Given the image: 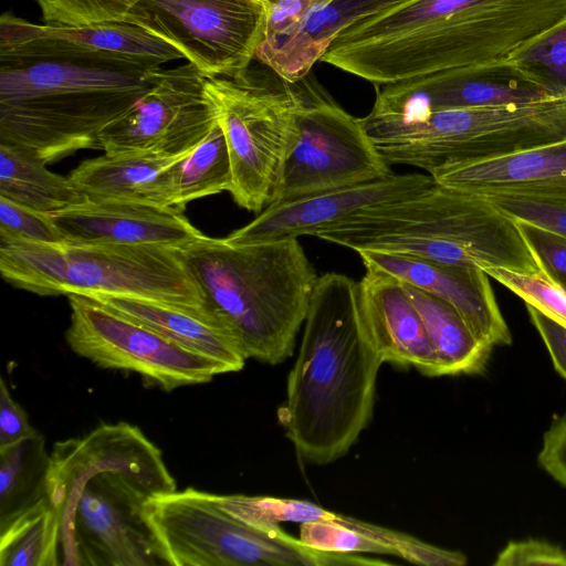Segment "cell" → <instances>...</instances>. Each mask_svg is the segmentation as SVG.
<instances>
[{
    "instance_id": "cell-1",
    "label": "cell",
    "mask_w": 566,
    "mask_h": 566,
    "mask_svg": "<svg viewBox=\"0 0 566 566\" xmlns=\"http://www.w3.org/2000/svg\"><path fill=\"white\" fill-rule=\"evenodd\" d=\"M566 20V0H407L338 34L321 61L376 86L509 59Z\"/></svg>"
},
{
    "instance_id": "cell-2",
    "label": "cell",
    "mask_w": 566,
    "mask_h": 566,
    "mask_svg": "<svg viewBox=\"0 0 566 566\" xmlns=\"http://www.w3.org/2000/svg\"><path fill=\"white\" fill-rule=\"evenodd\" d=\"M304 323L277 417L304 461L327 464L367 427L384 361L360 310L358 282L347 275L318 276Z\"/></svg>"
},
{
    "instance_id": "cell-3",
    "label": "cell",
    "mask_w": 566,
    "mask_h": 566,
    "mask_svg": "<svg viewBox=\"0 0 566 566\" xmlns=\"http://www.w3.org/2000/svg\"><path fill=\"white\" fill-rule=\"evenodd\" d=\"M159 67L0 57V145L44 164L101 149L103 128L150 87Z\"/></svg>"
},
{
    "instance_id": "cell-4",
    "label": "cell",
    "mask_w": 566,
    "mask_h": 566,
    "mask_svg": "<svg viewBox=\"0 0 566 566\" xmlns=\"http://www.w3.org/2000/svg\"><path fill=\"white\" fill-rule=\"evenodd\" d=\"M317 238L356 251L409 255L444 264L535 272L517 222L486 199L437 184L364 208Z\"/></svg>"
},
{
    "instance_id": "cell-5",
    "label": "cell",
    "mask_w": 566,
    "mask_h": 566,
    "mask_svg": "<svg viewBox=\"0 0 566 566\" xmlns=\"http://www.w3.org/2000/svg\"><path fill=\"white\" fill-rule=\"evenodd\" d=\"M178 252L248 359L293 354L318 279L298 239L233 245L205 234Z\"/></svg>"
},
{
    "instance_id": "cell-6",
    "label": "cell",
    "mask_w": 566,
    "mask_h": 566,
    "mask_svg": "<svg viewBox=\"0 0 566 566\" xmlns=\"http://www.w3.org/2000/svg\"><path fill=\"white\" fill-rule=\"evenodd\" d=\"M0 273L42 296L104 293L207 304L178 250L167 247L0 240Z\"/></svg>"
},
{
    "instance_id": "cell-7",
    "label": "cell",
    "mask_w": 566,
    "mask_h": 566,
    "mask_svg": "<svg viewBox=\"0 0 566 566\" xmlns=\"http://www.w3.org/2000/svg\"><path fill=\"white\" fill-rule=\"evenodd\" d=\"M390 164L428 175L464 161L505 156L566 139V97L448 109L412 118H358Z\"/></svg>"
},
{
    "instance_id": "cell-8",
    "label": "cell",
    "mask_w": 566,
    "mask_h": 566,
    "mask_svg": "<svg viewBox=\"0 0 566 566\" xmlns=\"http://www.w3.org/2000/svg\"><path fill=\"white\" fill-rule=\"evenodd\" d=\"M145 515L169 566L368 564L350 553L313 549L281 526L260 528L228 513L217 494L188 488L147 499Z\"/></svg>"
},
{
    "instance_id": "cell-9",
    "label": "cell",
    "mask_w": 566,
    "mask_h": 566,
    "mask_svg": "<svg viewBox=\"0 0 566 566\" xmlns=\"http://www.w3.org/2000/svg\"><path fill=\"white\" fill-rule=\"evenodd\" d=\"M206 90L228 146L229 192L239 207L259 213L270 205L296 142L293 85L280 77L272 87L207 77Z\"/></svg>"
},
{
    "instance_id": "cell-10",
    "label": "cell",
    "mask_w": 566,
    "mask_h": 566,
    "mask_svg": "<svg viewBox=\"0 0 566 566\" xmlns=\"http://www.w3.org/2000/svg\"><path fill=\"white\" fill-rule=\"evenodd\" d=\"M292 85L297 137L270 203L375 180L392 172L358 118L340 107L312 72Z\"/></svg>"
},
{
    "instance_id": "cell-11",
    "label": "cell",
    "mask_w": 566,
    "mask_h": 566,
    "mask_svg": "<svg viewBox=\"0 0 566 566\" xmlns=\"http://www.w3.org/2000/svg\"><path fill=\"white\" fill-rule=\"evenodd\" d=\"M148 497L120 472L86 479L59 513L60 565H169L145 515Z\"/></svg>"
},
{
    "instance_id": "cell-12",
    "label": "cell",
    "mask_w": 566,
    "mask_h": 566,
    "mask_svg": "<svg viewBox=\"0 0 566 566\" xmlns=\"http://www.w3.org/2000/svg\"><path fill=\"white\" fill-rule=\"evenodd\" d=\"M180 51L206 77L247 80L266 24L265 0H142L125 21Z\"/></svg>"
},
{
    "instance_id": "cell-13",
    "label": "cell",
    "mask_w": 566,
    "mask_h": 566,
    "mask_svg": "<svg viewBox=\"0 0 566 566\" xmlns=\"http://www.w3.org/2000/svg\"><path fill=\"white\" fill-rule=\"evenodd\" d=\"M71 307L70 348L105 369L135 373L165 391L211 381L224 374L214 361L129 321L80 293Z\"/></svg>"
},
{
    "instance_id": "cell-14",
    "label": "cell",
    "mask_w": 566,
    "mask_h": 566,
    "mask_svg": "<svg viewBox=\"0 0 566 566\" xmlns=\"http://www.w3.org/2000/svg\"><path fill=\"white\" fill-rule=\"evenodd\" d=\"M206 82L190 63L159 67L150 87L103 128L101 149L107 155H187L218 123Z\"/></svg>"
},
{
    "instance_id": "cell-15",
    "label": "cell",
    "mask_w": 566,
    "mask_h": 566,
    "mask_svg": "<svg viewBox=\"0 0 566 566\" xmlns=\"http://www.w3.org/2000/svg\"><path fill=\"white\" fill-rule=\"evenodd\" d=\"M549 97L509 59L438 71L382 85L373 116L412 118L433 112L528 103Z\"/></svg>"
},
{
    "instance_id": "cell-16",
    "label": "cell",
    "mask_w": 566,
    "mask_h": 566,
    "mask_svg": "<svg viewBox=\"0 0 566 566\" xmlns=\"http://www.w3.org/2000/svg\"><path fill=\"white\" fill-rule=\"evenodd\" d=\"M0 57L103 61L155 67L184 59L172 45L132 23L39 24L8 12L0 19Z\"/></svg>"
},
{
    "instance_id": "cell-17",
    "label": "cell",
    "mask_w": 566,
    "mask_h": 566,
    "mask_svg": "<svg viewBox=\"0 0 566 566\" xmlns=\"http://www.w3.org/2000/svg\"><path fill=\"white\" fill-rule=\"evenodd\" d=\"M106 471L129 476L150 496L176 490L161 451L138 427L127 422L105 423L86 436L54 444L48 491L57 517L86 479Z\"/></svg>"
},
{
    "instance_id": "cell-18",
    "label": "cell",
    "mask_w": 566,
    "mask_h": 566,
    "mask_svg": "<svg viewBox=\"0 0 566 566\" xmlns=\"http://www.w3.org/2000/svg\"><path fill=\"white\" fill-rule=\"evenodd\" d=\"M433 182L426 174L391 172L375 180L270 203L224 239L233 245H245L316 237L364 208L408 197Z\"/></svg>"
},
{
    "instance_id": "cell-19",
    "label": "cell",
    "mask_w": 566,
    "mask_h": 566,
    "mask_svg": "<svg viewBox=\"0 0 566 566\" xmlns=\"http://www.w3.org/2000/svg\"><path fill=\"white\" fill-rule=\"evenodd\" d=\"M358 254L366 270L389 274L450 303L488 346L512 343L489 275L482 269L377 251Z\"/></svg>"
},
{
    "instance_id": "cell-20",
    "label": "cell",
    "mask_w": 566,
    "mask_h": 566,
    "mask_svg": "<svg viewBox=\"0 0 566 566\" xmlns=\"http://www.w3.org/2000/svg\"><path fill=\"white\" fill-rule=\"evenodd\" d=\"M63 241L179 250L205 234L174 208L86 200L51 214Z\"/></svg>"
},
{
    "instance_id": "cell-21",
    "label": "cell",
    "mask_w": 566,
    "mask_h": 566,
    "mask_svg": "<svg viewBox=\"0 0 566 566\" xmlns=\"http://www.w3.org/2000/svg\"><path fill=\"white\" fill-rule=\"evenodd\" d=\"M462 192L566 200V139L505 156L464 161L431 175Z\"/></svg>"
},
{
    "instance_id": "cell-22",
    "label": "cell",
    "mask_w": 566,
    "mask_h": 566,
    "mask_svg": "<svg viewBox=\"0 0 566 566\" xmlns=\"http://www.w3.org/2000/svg\"><path fill=\"white\" fill-rule=\"evenodd\" d=\"M84 294L107 310L218 364L224 371L241 370L247 361L228 323L207 303L191 306L146 297Z\"/></svg>"
},
{
    "instance_id": "cell-23",
    "label": "cell",
    "mask_w": 566,
    "mask_h": 566,
    "mask_svg": "<svg viewBox=\"0 0 566 566\" xmlns=\"http://www.w3.org/2000/svg\"><path fill=\"white\" fill-rule=\"evenodd\" d=\"M359 305L384 363L412 366L438 376V360L423 321L398 279L366 270L358 282Z\"/></svg>"
},
{
    "instance_id": "cell-24",
    "label": "cell",
    "mask_w": 566,
    "mask_h": 566,
    "mask_svg": "<svg viewBox=\"0 0 566 566\" xmlns=\"http://www.w3.org/2000/svg\"><path fill=\"white\" fill-rule=\"evenodd\" d=\"M184 156L104 154L82 161L69 178L87 200L175 209L171 167Z\"/></svg>"
},
{
    "instance_id": "cell-25",
    "label": "cell",
    "mask_w": 566,
    "mask_h": 566,
    "mask_svg": "<svg viewBox=\"0 0 566 566\" xmlns=\"http://www.w3.org/2000/svg\"><path fill=\"white\" fill-rule=\"evenodd\" d=\"M405 1L328 0L315 9L294 34L258 60L280 78L295 82L312 71L339 33Z\"/></svg>"
},
{
    "instance_id": "cell-26",
    "label": "cell",
    "mask_w": 566,
    "mask_h": 566,
    "mask_svg": "<svg viewBox=\"0 0 566 566\" xmlns=\"http://www.w3.org/2000/svg\"><path fill=\"white\" fill-rule=\"evenodd\" d=\"M298 538L322 552L394 555L426 566H447L452 557L449 549L342 514L335 520L301 524Z\"/></svg>"
},
{
    "instance_id": "cell-27",
    "label": "cell",
    "mask_w": 566,
    "mask_h": 566,
    "mask_svg": "<svg viewBox=\"0 0 566 566\" xmlns=\"http://www.w3.org/2000/svg\"><path fill=\"white\" fill-rule=\"evenodd\" d=\"M403 285L434 348L438 376L481 373L488 364L492 347L476 337L450 303L416 286Z\"/></svg>"
},
{
    "instance_id": "cell-28",
    "label": "cell",
    "mask_w": 566,
    "mask_h": 566,
    "mask_svg": "<svg viewBox=\"0 0 566 566\" xmlns=\"http://www.w3.org/2000/svg\"><path fill=\"white\" fill-rule=\"evenodd\" d=\"M49 470L50 453L38 430L17 443L0 448V532L50 502Z\"/></svg>"
},
{
    "instance_id": "cell-29",
    "label": "cell",
    "mask_w": 566,
    "mask_h": 566,
    "mask_svg": "<svg viewBox=\"0 0 566 566\" xmlns=\"http://www.w3.org/2000/svg\"><path fill=\"white\" fill-rule=\"evenodd\" d=\"M0 196L35 211L53 214L86 201L67 177L11 146L0 145Z\"/></svg>"
},
{
    "instance_id": "cell-30",
    "label": "cell",
    "mask_w": 566,
    "mask_h": 566,
    "mask_svg": "<svg viewBox=\"0 0 566 566\" xmlns=\"http://www.w3.org/2000/svg\"><path fill=\"white\" fill-rule=\"evenodd\" d=\"M171 172L177 210L185 211L197 199L229 192L231 164L219 122L199 145L172 165Z\"/></svg>"
},
{
    "instance_id": "cell-31",
    "label": "cell",
    "mask_w": 566,
    "mask_h": 566,
    "mask_svg": "<svg viewBox=\"0 0 566 566\" xmlns=\"http://www.w3.org/2000/svg\"><path fill=\"white\" fill-rule=\"evenodd\" d=\"M1 566H60V521L45 503L0 532Z\"/></svg>"
},
{
    "instance_id": "cell-32",
    "label": "cell",
    "mask_w": 566,
    "mask_h": 566,
    "mask_svg": "<svg viewBox=\"0 0 566 566\" xmlns=\"http://www.w3.org/2000/svg\"><path fill=\"white\" fill-rule=\"evenodd\" d=\"M219 504L232 516L260 527L274 528L281 523H308L335 520L337 514L304 500L263 495H219Z\"/></svg>"
},
{
    "instance_id": "cell-33",
    "label": "cell",
    "mask_w": 566,
    "mask_h": 566,
    "mask_svg": "<svg viewBox=\"0 0 566 566\" xmlns=\"http://www.w3.org/2000/svg\"><path fill=\"white\" fill-rule=\"evenodd\" d=\"M509 60L549 97H566V20L516 50Z\"/></svg>"
},
{
    "instance_id": "cell-34",
    "label": "cell",
    "mask_w": 566,
    "mask_h": 566,
    "mask_svg": "<svg viewBox=\"0 0 566 566\" xmlns=\"http://www.w3.org/2000/svg\"><path fill=\"white\" fill-rule=\"evenodd\" d=\"M483 271L526 304L566 327V291L542 268L535 272H516L495 266Z\"/></svg>"
},
{
    "instance_id": "cell-35",
    "label": "cell",
    "mask_w": 566,
    "mask_h": 566,
    "mask_svg": "<svg viewBox=\"0 0 566 566\" xmlns=\"http://www.w3.org/2000/svg\"><path fill=\"white\" fill-rule=\"evenodd\" d=\"M45 23L83 27L124 22L142 0H34Z\"/></svg>"
},
{
    "instance_id": "cell-36",
    "label": "cell",
    "mask_w": 566,
    "mask_h": 566,
    "mask_svg": "<svg viewBox=\"0 0 566 566\" xmlns=\"http://www.w3.org/2000/svg\"><path fill=\"white\" fill-rule=\"evenodd\" d=\"M0 240L54 243L63 241L51 214L0 196Z\"/></svg>"
},
{
    "instance_id": "cell-37",
    "label": "cell",
    "mask_w": 566,
    "mask_h": 566,
    "mask_svg": "<svg viewBox=\"0 0 566 566\" xmlns=\"http://www.w3.org/2000/svg\"><path fill=\"white\" fill-rule=\"evenodd\" d=\"M479 197L486 199L515 220L542 227L566 239V200H548L504 195Z\"/></svg>"
},
{
    "instance_id": "cell-38",
    "label": "cell",
    "mask_w": 566,
    "mask_h": 566,
    "mask_svg": "<svg viewBox=\"0 0 566 566\" xmlns=\"http://www.w3.org/2000/svg\"><path fill=\"white\" fill-rule=\"evenodd\" d=\"M516 222L539 268L566 291V239L542 227Z\"/></svg>"
},
{
    "instance_id": "cell-39",
    "label": "cell",
    "mask_w": 566,
    "mask_h": 566,
    "mask_svg": "<svg viewBox=\"0 0 566 566\" xmlns=\"http://www.w3.org/2000/svg\"><path fill=\"white\" fill-rule=\"evenodd\" d=\"M494 565L566 566V551L539 539L512 541L500 552Z\"/></svg>"
},
{
    "instance_id": "cell-40",
    "label": "cell",
    "mask_w": 566,
    "mask_h": 566,
    "mask_svg": "<svg viewBox=\"0 0 566 566\" xmlns=\"http://www.w3.org/2000/svg\"><path fill=\"white\" fill-rule=\"evenodd\" d=\"M538 463L566 488V413L557 418L545 432Z\"/></svg>"
},
{
    "instance_id": "cell-41",
    "label": "cell",
    "mask_w": 566,
    "mask_h": 566,
    "mask_svg": "<svg viewBox=\"0 0 566 566\" xmlns=\"http://www.w3.org/2000/svg\"><path fill=\"white\" fill-rule=\"evenodd\" d=\"M36 430L24 409L12 398L3 378L0 381V448L17 443Z\"/></svg>"
},
{
    "instance_id": "cell-42",
    "label": "cell",
    "mask_w": 566,
    "mask_h": 566,
    "mask_svg": "<svg viewBox=\"0 0 566 566\" xmlns=\"http://www.w3.org/2000/svg\"><path fill=\"white\" fill-rule=\"evenodd\" d=\"M530 318L541 335L557 373L566 379V327L526 304Z\"/></svg>"
}]
</instances>
